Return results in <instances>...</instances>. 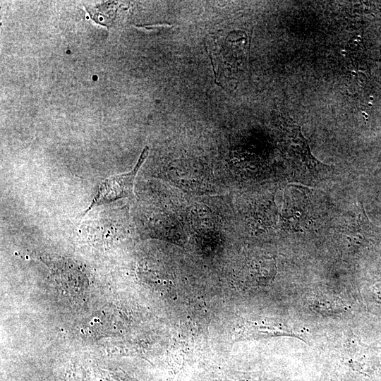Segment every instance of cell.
<instances>
[{
  "label": "cell",
  "instance_id": "1",
  "mask_svg": "<svg viewBox=\"0 0 381 381\" xmlns=\"http://www.w3.org/2000/svg\"><path fill=\"white\" fill-rule=\"evenodd\" d=\"M148 147L143 149L137 163L131 171L109 176L101 181L97 193L90 205L84 212V214L95 207L134 196L135 179L148 155Z\"/></svg>",
  "mask_w": 381,
  "mask_h": 381
},
{
  "label": "cell",
  "instance_id": "2",
  "mask_svg": "<svg viewBox=\"0 0 381 381\" xmlns=\"http://www.w3.org/2000/svg\"><path fill=\"white\" fill-rule=\"evenodd\" d=\"M339 232L349 241H362L374 236L376 229L367 217L362 203H356L344 215Z\"/></svg>",
  "mask_w": 381,
  "mask_h": 381
},
{
  "label": "cell",
  "instance_id": "3",
  "mask_svg": "<svg viewBox=\"0 0 381 381\" xmlns=\"http://www.w3.org/2000/svg\"><path fill=\"white\" fill-rule=\"evenodd\" d=\"M286 125V145L291 157L309 169L315 170L318 167H322L324 164L311 153L308 143L301 133L300 126L292 122V120L287 121Z\"/></svg>",
  "mask_w": 381,
  "mask_h": 381
},
{
  "label": "cell",
  "instance_id": "4",
  "mask_svg": "<svg viewBox=\"0 0 381 381\" xmlns=\"http://www.w3.org/2000/svg\"><path fill=\"white\" fill-rule=\"evenodd\" d=\"M116 2L108 1L92 8H87V11L96 23L110 26L116 16Z\"/></svg>",
  "mask_w": 381,
  "mask_h": 381
},
{
  "label": "cell",
  "instance_id": "5",
  "mask_svg": "<svg viewBox=\"0 0 381 381\" xmlns=\"http://www.w3.org/2000/svg\"><path fill=\"white\" fill-rule=\"evenodd\" d=\"M64 381H87L86 373L78 363H73L66 369Z\"/></svg>",
  "mask_w": 381,
  "mask_h": 381
},
{
  "label": "cell",
  "instance_id": "6",
  "mask_svg": "<svg viewBox=\"0 0 381 381\" xmlns=\"http://www.w3.org/2000/svg\"><path fill=\"white\" fill-rule=\"evenodd\" d=\"M94 377L95 381H120L111 373H108L106 370L101 369H97L95 370Z\"/></svg>",
  "mask_w": 381,
  "mask_h": 381
}]
</instances>
